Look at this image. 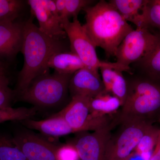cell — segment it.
Wrapping results in <instances>:
<instances>
[{
  "label": "cell",
  "instance_id": "1",
  "mask_svg": "<svg viewBox=\"0 0 160 160\" xmlns=\"http://www.w3.org/2000/svg\"><path fill=\"white\" fill-rule=\"evenodd\" d=\"M67 50L63 39L52 38L41 31L33 23L32 16L24 22L21 51L24 65L18 77L15 96L25 91L36 78L49 71L47 64L52 55Z\"/></svg>",
  "mask_w": 160,
  "mask_h": 160
},
{
  "label": "cell",
  "instance_id": "2",
  "mask_svg": "<svg viewBox=\"0 0 160 160\" xmlns=\"http://www.w3.org/2000/svg\"><path fill=\"white\" fill-rule=\"evenodd\" d=\"M83 10L86 22L83 26L94 46L102 49L107 56L115 57L118 47L133 28L109 2L104 0Z\"/></svg>",
  "mask_w": 160,
  "mask_h": 160
},
{
  "label": "cell",
  "instance_id": "3",
  "mask_svg": "<svg viewBox=\"0 0 160 160\" xmlns=\"http://www.w3.org/2000/svg\"><path fill=\"white\" fill-rule=\"evenodd\" d=\"M73 74H61L56 71L50 74L47 72L32 81L28 88L19 95L20 99L36 107L57 106L66 98Z\"/></svg>",
  "mask_w": 160,
  "mask_h": 160
},
{
  "label": "cell",
  "instance_id": "4",
  "mask_svg": "<svg viewBox=\"0 0 160 160\" xmlns=\"http://www.w3.org/2000/svg\"><path fill=\"white\" fill-rule=\"evenodd\" d=\"M120 121L146 120L160 109V87L147 81L138 80L128 86Z\"/></svg>",
  "mask_w": 160,
  "mask_h": 160
},
{
  "label": "cell",
  "instance_id": "5",
  "mask_svg": "<svg viewBox=\"0 0 160 160\" xmlns=\"http://www.w3.org/2000/svg\"><path fill=\"white\" fill-rule=\"evenodd\" d=\"M61 23L69 38L70 50L77 55L86 68L97 72L102 67L122 72L131 71L130 67H126L117 62H103L98 58L96 51V47L86 33L78 18H73L72 22L65 19L61 21Z\"/></svg>",
  "mask_w": 160,
  "mask_h": 160
},
{
  "label": "cell",
  "instance_id": "6",
  "mask_svg": "<svg viewBox=\"0 0 160 160\" xmlns=\"http://www.w3.org/2000/svg\"><path fill=\"white\" fill-rule=\"evenodd\" d=\"M160 43V35L154 34L146 27H139L129 32L118 47L117 62L129 67L153 52Z\"/></svg>",
  "mask_w": 160,
  "mask_h": 160
},
{
  "label": "cell",
  "instance_id": "7",
  "mask_svg": "<svg viewBox=\"0 0 160 160\" xmlns=\"http://www.w3.org/2000/svg\"><path fill=\"white\" fill-rule=\"evenodd\" d=\"M114 135L106 147L104 160H124L134 151L140 140L152 126L146 120L127 121Z\"/></svg>",
  "mask_w": 160,
  "mask_h": 160
},
{
  "label": "cell",
  "instance_id": "8",
  "mask_svg": "<svg viewBox=\"0 0 160 160\" xmlns=\"http://www.w3.org/2000/svg\"><path fill=\"white\" fill-rule=\"evenodd\" d=\"M90 99L86 97H72L69 104L56 114L62 117L76 132L95 131L110 123L107 116L90 118Z\"/></svg>",
  "mask_w": 160,
  "mask_h": 160
},
{
  "label": "cell",
  "instance_id": "9",
  "mask_svg": "<svg viewBox=\"0 0 160 160\" xmlns=\"http://www.w3.org/2000/svg\"><path fill=\"white\" fill-rule=\"evenodd\" d=\"M27 3L32 16L37 19L41 31L53 38H65L67 35L62 26L54 0H29Z\"/></svg>",
  "mask_w": 160,
  "mask_h": 160
},
{
  "label": "cell",
  "instance_id": "10",
  "mask_svg": "<svg viewBox=\"0 0 160 160\" xmlns=\"http://www.w3.org/2000/svg\"><path fill=\"white\" fill-rule=\"evenodd\" d=\"M112 124L79 137L72 144L81 160H104L106 147L111 136Z\"/></svg>",
  "mask_w": 160,
  "mask_h": 160
},
{
  "label": "cell",
  "instance_id": "11",
  "mask_svg": "<svg viewBox=\"0 0 160 160\" xmlns=\"http://www.w3.org/2000/svg\"><path fill=\"white\" fill-rule=\"evenodd\" d=\"M28 160H56L58 146L31 132L22 131L12 138Z\"/></svg>",
  "mask_w": 160,
  "mask_h": 160
},
{
  "label": "cell",
  "instance_id": "12",
  "mask_svg": "<svg viewBox=\"0 0 160 160\" xmlns=\"http://www.w3.org/2000/svg\"><path fill=\"white\" fill-rule=\"evenodd\" d=\"M69 90L72 97L80 96L92 98L104 91V86L98 72L84 68L72 75Z\"/></svg>",
  "mask_w": 160,
  "mask_h": 160
},
{
  "label": "cell",
  "instance_id": "13",
  "mask_svg": "<svg viewBox=\"0 0 160 160\" xmlns=\"http://www.w3.org/2000/svg\"><path fill=\"white\" fill-rule=\"evenodd\" d=\"M24 24L15 22L0 25V60L13 59L21 51Z\"/></svg>",
  "mask_w": 160,
  "mask_h": 160
},
{
  "label": "cell",
  "instance_id": "14",
  "mask_svg": "<svg viewBox=\"0 0 160 160\" xmlns=\"http://www.w3.org/2000/svg\"><path fill=\"white\" fill-rule=\"evenodd\" d=\"M21 122L29 129L37 130L42 134L52 137L76 132L62 117L56 114L46 119L36 121L29 119Z\"/></svg>",
  "mask_w": 160,
  "mask_h": 160
},
{
  "label": "cell",
  "instance_id": "15",
  "mask_svg": "<svg viewBox=\"0 0 160 160\" xmlns=\"http://www.w3.org/2000/svg\"><path fill=\"white\" fill-rule=\"evenodd\" d=\"M100 69L105 91L118 98L122 106L128 92V86L122 72L105 67Z\"/></svg>",
  "mask_w": 160,
  "mask_h": 160
},
{
  "label": "cell",
  "instance_id": "16",
  "mask_svg": "<svg viewBox=\"0 0 160 160\" xmlns=\"http://www.w3.org/2000/svg\"><path fill=\"white\" fill-rule=\"evenodd\" d=\"M47 67L64 74H73L78 70L86 68L77 55L71 51L53 55L48 61Z\"/></svg>",
  "mask_w": 160,
  "mask_h": 160
},
{
  "label": "cell",
  "instance_id": "17",
  "mask_svg": "<svg viewBox=\"0 0 160 160\" xmlns=\"http://www.w3.org/2000/svg\"><path fill=\"white\" fill-rule=\"evenodd\" d=\"M121 106L122 104L120 100L104 89L100 94L90 99L89 118H95L113 114Z\"/></svg>",
  "mask_w": 160,
  "mask_h": 160
},
{
  "label": "cell",
  "instance_id": "18",
  "mask_svg": "<svg viewBox=\"0 0 160 160\" xmlns=\"http://www.w3.org/2000/svg\"><path fill=\"white\" fill-rule=\"evenodd\" d=\"M146 0H111L109 2L127 22L134 24L141 14Z\"/></svg>",
  "mask_w": 160,
  "mask_h": 160
},
{
  "label": "cell",
  "instance_id": "19",
  "mask_svg": "<svg viewBox=\"0 0 160 160\" xmlns=\"http://www.w3.org/2000/svg\"><path fill=\"white\" fill-rule=\"evenodd\" d=\"M134 24L137 28L152 26L160 29V0L148 1Z\"/></svg>",
  "mask_w": 160,
  "mask_h": 160
},
{
  "label": "cell",
  "instance_id": "20",
  "mask_svg": "<svg viewBox=\"0 0 160 160\" xmlns=\"http://www.w3.org/2000/svg\"><path fill=\"white\" fill-rule=\"evenodd\" d=\"M25 6L24 1L21 0H0V25L14 22Z\"/></svg>",
  "mask_w": 160,
  "mask_h": 160
},
{
  "label": "cell",
  "instance_id": "21",
  "mask_svg": "<svg viewBox=\"0 0 160 160\" xmlns=\"http://www.w3.org/2000/svg\"><path fill=\"white\" fill-rule=\"evenodd\" d=\"M160 129L151 126L145 132L134 152L144 160H149L157 143Z\"/></svg>",
  "mask_w": 160,
  "mask_h": 160
},
{
  "label": "cell",
  "instance_id": "22",
  "mask_svg": "<svg viewBox=\"0 0 160 160\" xmlns=\"http://www.w3.org/2000/svg\"><path fill=\"white\" fill-rule=\"evenodd\" d=\"M0 160H28L12 138L0 134Z\"/></svg>",
  "mask_w": 160,
  "mask_h": 160
},
{
  "label": "cell",
  "instance_id": "23",
  "mask_svg": "<svg viewBox=\"0 0 160 160\" xmlns=\"http://www.w3.org/2000/svg\"><path fill=\"white\" fill-rule=\"evenodd\" d=\"M37 111L36 107L17 108L11 107L5 109L0 108V123L7 121H19L21 122L29 119L36 114Z\"/></svg>",
  "mask_w": 160,
  "mask_h": 160
},
{
  "label": "cell",
  "instance_id": "24",
  "mask_svg": "<svg viewBox=\"0 0 160 160\" xmlns=\"http://www.w3.org/2000/svg\"><path fill=\"white\" fill-rule=\"evenodd\" d=\"M138 63L151 77L160 79V43L149 55Z\"/></svg>",
  "mask_w": 160,
  "mask_h": 160
},
{
  "label": "cell",
  "instance_id": "25",
  "mask_svg": "<svg viewBox=\"0 0 160 160\" xmlns=\"http://www.w3.org/2000/svg\"><path fill=\"white\" fill-rule=\"evenodd\" d=\"M9 81L6 75L0 76V108L11 107L15 98L14 92L9 86Z\"/></svg>",
  "mask_w": 160,
  "mask_h": 160
},
{
  "label": "cell",
  "instance_id": "26",
  "mask_svg": "<svg viewBox=\"0 0 160 160\" xmlns=\"http://www.w3.org/2000/svg\"><path fill=\"white\" fill-rule=\"evenodd\" d=\"M65 2L66 11L64 19H68L69 20L71 18H78V15L80 12L91 6L94 1L91 0H65Z\"/></svg>",
  "mask_w": 160,
  "mask_h": 160
},
{
  "label": "cell",
  "instance_id": "27",
  "mask_svg": "<svg viewBox=\"0 0 160 160\" xmlns=\"http://www.w3.org/2000/svg\"><path fill=\"white\" fill-rule=\"evenodd\" d=\"M56 160H80L77 150L72 144L58 146L56 152Z\"/></svg>",
  "mask_w": 160,
  "mask_h": 160
},
{
  "label": "cell",
  "instance_id": "28",
  "mask_svg": "<svg viewBox=\"0 0 160 160\" xmlns=\"http://www.w3.org/2000/svg\"><path fill=\"white\" fill-rule=\"evenodd\" d=\"M54 2L57 12L62 21L65 18L66 2L65 0H54Z\"/></svg>",
  "mask_w": 160,
  "mask_h": 160
},
{
  "label": "cell",
  "instance_id": "29",
  "mask_svg": "<svg viewBox=\"0 0 160 160\" xmlns=\"http://www.w3.org/2000/svg\"><path fill=\"white\" fill-rule=\"evenodd\" d=\"M149 160H160V132L157 143Z\"/></svg>",
  "mask_w": 160,
  "mask_h": 160
},
{
  "label": "cell",
  "instance_id": "30",
  "mask_svg": "<svg viewBox=\"0 0 160 160\" xmlns=\"http://www.w3.org/2000/svg\"><path fill=\"white\" fill-rule=\"evenodd\" d=\"M6 66L1 60H0V76L6 75Z\"/></svg>",
  "mask_w": 160,
  "mask_h": 160
},
{
  "label": "cell",
  "instance_id": "31",
  "mask_svg": "<svg viewBox=\"0 0 160 160\" xmlns=\"http://www.w3.org/2000/svg\"></svg>",
  "mask_w": 160,
  "mask_h": 160
}]
</instances>
